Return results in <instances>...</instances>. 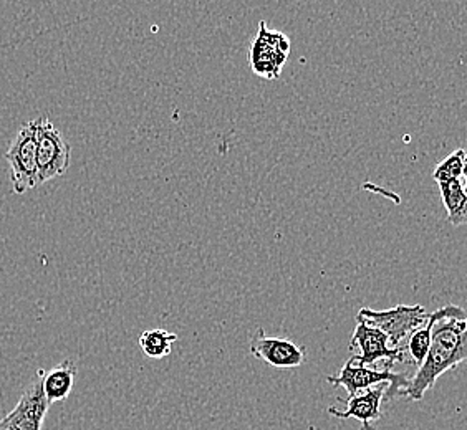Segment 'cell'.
<instances>
[{"mask_svg": "<svg viewBox=\"0 0 467 430\" xmlns=\"http://www.w3.org/2000/svg\"><path fill=\"white\" fill-rule=\"evenodd\" d=\"M44 376L46 371L38 369L17 405L0 419V430H42L50 407L44 393Z\"/></svg>", "mask_w": 467, "mask_h": 430, "instance_id": "obj_6", "label": "cell"}, {"mask_svg": "<svg viewBox=\"0 0 467 430\" xmlns=\"http://www.w3.org/2000/svg\"><path fill=\"white\" fill-rule=\"evenodd\" d=\"M38 125L40 118L30 121L18 131L10 144L5 159L10 164V180L16 194H26L40 186L38 166H36V146H38Z\"/></svg>", "mask_w": 467, "mask_h": 430, "instance_id": "obj_3", "label": "cell"}, {"mask_svg": "<svg viewBox=\"0 0 467 430\" xmlns=\"http://www.w3.org/2000/svg\"><path fill=\"white\" fill-rule=\"evenodd\" d=\"M431 313H428L422 305H398L381 312L361 308L357 314V322H367L381 330L389 338V344L400 348L418 328L428 322Z\"/></svg>", "mask_w": 467, "mask_h": 430, "instance_id": "obj_4", "label": "cell"}, {"mask_svg": "<svg viewBox=\"0 0 467 430\" xmlns=\"http://www.w3.org/2000/svg\"><path fill=\"white\" fill-rule=\"evenodd\" d=\"M431 348L416 374L411 377L405 397L421 403L444 373L467 364V312L446 305L431 313Z\"/></svg>", "mask_w": 467, "mask_h": 430, "instance_id": "obj_1", "label": "cell"}, {"mask_svg": "<svg viewBox=\"0 0 467 430\" xmlns=\"http://www.w3.org/2000/svg\"><path fill=\"white\" fill-rule=\"evenodd\" d=\"M72 149L63 138L62 131L48 119L40 118L38 125V146H36V166L38 182L62 178L70 168Z\"/></svg>", "mask_w": 467, "mask_h": 430, "instance_id": "obj_5", "label": "cell"}, {"mask_svg": "<svg viewBox=\"0 0 467 430\" xmlns=\"http://www.w3.org/2000/svg\"><path fill=\"white\" fill-rule=\"evenodd\" d=\"M461 182H462V188H464V192H466V202H464L462 209L459 210L458 215L450 220V224L454 225V227H459V225H467V149L466 156H464V169H462V178H461Z\"/></svg>", "mask_w": 467, "mask_h": 430, "instance_id": "obj_16", "label": "cell"}, {"mask_svg": "<svg viewBox=\"0 0 467 430\" xmlns=\"http://www.w3.org/2000/svg\"><path fill=\"white\" fill-rule=\"evenodd\" d=\"M178 341L176 333L166 332L161 328L146 330L140 336V348L144 356L151 359H162L171 354L172 344Z\"/></svg>", "mask_w": 467, "mask_h": 430, "instance_id": "obj_12", "label": "cell"}, {"mask_svg": "<svg viewBox=\"0 0 467 430\" xmlns=\"http://www.w3.org/2000/svg\"><path fill=\"white\" fill-rule=\"evenodd\" d=\"M353 350H358L357 354H353V359L367 368H375L379 359L396 364L405 359L406 353L405 346L393 348L385 333L361 322H357L355 332L351 334L350 351Z\"/></svg>", "mask_w": 467, "mask_h": 430, "instance_id": "obj_7", "label": "cell"}, {"mask_svg": "<svg viewBox=\"0 0 467 430\" xmlns=\"http://www.w3.org/2000/svg\"><path fill=\"white\" fill-rule=\"evenodd\" d=\"M288 38L280 32H270L262 22L259 36L252 46V67L257 75L267 78H277L280 68L288 56Z\"/></svg>", "mask_w": 467, "mask_h": 430, "instance_id": "obj_9", "label": "cell"}, {"mask_svg": "<svg viewBox=\"0 0 467 430\" xmlns=\"http://www.w3.org/2000/svg\"><path fill=\"white\" fill-rule=\"evenodd\" d=\"M441 189V198L442 204L446 207L448 212V220L454 219L458 215L459 210L466 202V192L462 188L461 179L448 180V182H440L438 184Z\"/></svg>", "mask_w": 467, "mask_h": 430, "instance_id": "obj_15", "label": "cell"}, {"mask_svg": "<svg viewBox=\"0 0 467 430\" xmlns=\"http://www.w3.org/2000/svg\"><path fill=\"white\" fill-rule=\"evenodd\" d=\"M249 350L252 356L265 361L272 368H298L306 359V346H298L294 341L267 336L264 328H259L252 336Z\"/></svg>", "mask_w": 467, "mask_h": 430, "instance_id": "obj_8", "label": "cell"}, {"mask_svg": "<svg viewBox=\"0 0 467 430\" xmlns=\"http://www.w3.org/2000/svg\"><path fill=\"white\" fill-rule=\"evenodd\" d=\"M388 384H378L361 391L358 394L350 395L347 401V411H338L335 407H328L327 413L332 414L338 419H357L361 422V430H377L373 427V422L379 421L383 417L381 414V403L385 399Z\"/></svg>", "mask_w": 467, "mask_h": 430, "instance_id": "obj_10", "label": "cell"}, {"mask_svg": "<svg viewBox=\"0 0 467 430\" xmlns=\"http://www.w3.org/2000/svg\"><path fill=\"white\" fill-rule=\"evenodd\" d=\"M77 377V364L72 359H65L58 366L46 371L44 376V393L48 404L63 403L72 394Z\"/></svg>", "mask_w": 467, "mask_h": 430, "instance_id": "obj_11", "label": "cell"}, {"mask_svg": "<svg viewBox=\"0 0 467 430\" xmlns=\"http://www.w3.org/2000/svg\"><path fill=\"white\" fill-rule=\"evenodd\" d=\"M432 318L430 316L428 322L418 328L416 332L405 341V351L413 359L414 366L420 368L431 348Z\"/></svg>", "mask_w": 467, "mask_h": 430, "instance_id": "obj_13", "label": "cell"}, {"mask_svg": "<svg viewBox=\"0 0 467 430\" xmlns=\"http://www.w3.org/2000/svg\"><path fill=\"white\" fill-rule=\"evenodd\" d=\"M464 156L466 149L459 148L454 153L450 154L444 161H441L436 169L432 170V179L440 182H448V180L461 179L462 178V169H464Z\"/></svg>", "mask_w": 467, "mask_h": 430, "instance_id": "obj_14", "label": "cell"}, {"mask_svg": "<svg viewBox=\"0 0 467 430\" xmlns=\"http://www.w3.org/2000/svg\"><path fill=\"white\" fill-rule=\"evenodd\" d=\"M327 381L335 387H345L348 397L358 394L373 385L388 384L385 401H391L395 397L406 394L411 377H408L406 373H393L387 364L385 369L367 368L351 358L343 364L338 374L327 377Z\"/></svg>", "mask_w": 467, "mask_h": 430, "instance_id": "obj_2", "label": "cell"}]
</instances>
